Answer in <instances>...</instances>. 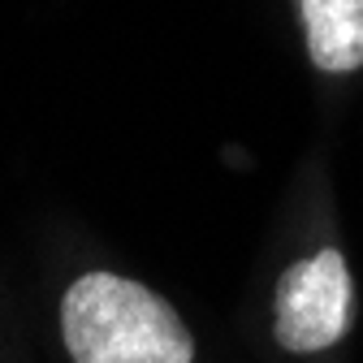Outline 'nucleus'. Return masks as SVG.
<instances>
[{"mask_svg": "<svg viewBox=\"0 0 363 363\" xmlns=\"http://www.w3.org/2000/svg\"><path fill=\"white\" fill-rule=\"evenodd\" d=\"M303 30L315 69L350 74L363 65V0H303Z\"/></svg>", "mask_w": 363, "mask_h": 363, "instance_id": "obj_3", "label": "nucleus"}, {"mask_svg": "<svg viewBox=\"0 0 363 363\" xmlns=\"http://www.w3.org/2000/svg\"><path fill=\"white\" fill-rule=\"evenodd\" d=\"M350 329V272L337 251H320L281 272L272 303V333L281 350H329Z\"/></svg>", "mask_w": 363, "mask_h": 363, "instance_id": "obj_2", "label": "nucleus"}, {"mask_svg": "<svg viewBox=\"0 0 363 363\" xmlns=\"http://www.w3.org/2000/svg\"><path fill=\"white\" fill-rule=\"evenodd\" d=\"M61 333L74 363H191L182 315L139 281L86 272L65 290Z\"/></svg>", "mask_w": 363, "mask_h": 363, "instance_id": "obj_1", "label": "nucleus"}]
</instances>
